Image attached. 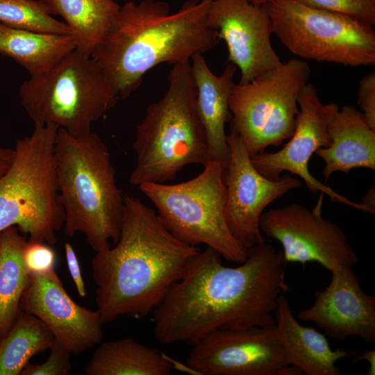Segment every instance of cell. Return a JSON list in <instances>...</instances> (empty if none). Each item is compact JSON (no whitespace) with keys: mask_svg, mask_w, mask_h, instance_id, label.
Wrapping results in <instances>:
<instances>
[{"mask_svg":"<svg viewBox=\"0 0 375 375\" xmlns=\"http://www.w3.org/2000/svg\"><path fill=\"white\" fill-rule=\"evenodd\" d=\"M265 6L273 33L295 56L351 67L375 65L372 25L297 0H270Z\"/></svg>","mask_w":375,"mask_h":375,"instance_id":"cell-9","label":"cell"},{"mask_svg":"<svg viewBox=\"0 0 375 375\" xmlns=\"http://www.w3.org/2000/svg\"><path fill=\"white\" fill-rule=\"evenodd\" d=\"M297 103L299 113L294 133L289 141L278 151H264L251 157L255 168L270 179H277L283 172H289L290 174L300 177L312 194L319 191L333 201L374 213L361 203L350 200L317 180L308 169V162L312 154L319 148L326 147L331 143L328 122L338 106L335 103L324 104L312 83H306L301 88Z\"/></svg>","mask_w":375,"mask_h":375,"instance_id":"cell-14","label":"cell"},{"mask_svg":"<svg viewBox=\"0 0 375 375\" xmlns=\"http://www.w3.org/2000/svg\"><path fill=\"white\" fill-rule=\"evenodd\" d=\"M224 169L210 160L190 180L176 184L145 183L138 187L175 238L191 246L205 244L228 261L240 264L246 260L248 249L235 239L226 224Z\"/></svg>","mask_w":375,"mask_h":375,"instance_id":"cell-8","label":"cell"},{"mask_svg":"<svg viewBox=\"0 0 375 375\" xmlns=\"http://www.w3.org/2000/svg\"><path fill=\"white\" fill-rule=\"evenodd\" d=\"M310 69L291 58L245 83H235L229 98L231 124L251 157L292 135L299 113L298 95L308 83Z\"/></svg>","mask_w":375,"mask_h":375,"instance_id":"cell-10","label":"cell"},{"mask_svg":"<svg viewBox=\"0 0 375 375\" xmlns=\"http://www.w3.org/2000/svg\"><path fill=\"white\" fill-rule=\"evenodd\" d=\"M212 1L188 0L174 13L160 1H129L119 6L90 55L118 99L128 98L156 65L188 61L216 46L219 39L208 21Z\"/></svg>","mask_w":375,"mask_h":375,"instance_id":"cell-3","label":"cell"},{"mask_svg":"<svg viewBox=\"0 0 375 375\" xmlns=\"http://www.w3.org/2000/svg\"><path fill=\"white\" fill-rule=\"evenodd\" d=\"M76 49L71 35L38 32L0 24V53L33 76L50 69Z\"/></svg>","mask_w":375,"mask_h":375,"instance_id":"cell-21","label":"cell"},{"mask_svg":"<svg viewBox=\"0 0 375 375\" xmlns=\"http://www.w3.org/2000/svg\"><path fill=\"white\" fill-rule=\"evenodd\" d=\"M366 360L369 365L367 369V375L375 374V350L374 349H366L363 353L358 355L356 358L353 359V362H357L361 360Z\"/></svg>","mask_w":375,"mask_h":375,"instance_id":"cell-32","label":"cell"},{"mask_svg":"<svg viewBox=\"0 0 375 375\" xmlns=\"http://www.w3.org/2000/svg\"><path fill=\"white\" fill-rule=\"evenodd\" d=\"M222 258L208 247L192 257L184 277L152 312L158 342L192 346L217 330L275 326L278 299L290 290L282 251L265 241L249 248L237 267Z\"/></svg>","mask_w":375,"mask_h":375,"instance_id":"cell-1","label":"cell"},{"mask_svg":"<svg viewBox=\"0 0 375 375\" xmlns=\"http://www.w3.org/2000/svg\"><path fill=\"white\" fill-rule=\"evenodd\" d=\"M191 60L196 110L206 136L208 161L217 162L225 169L229 160L225 125L231 120L229 98L237 68L229 64L215 75L203 54H195Z\"/></svg>","mask_w":375,"mask_h":375,"instance_id":"cell-18","label":"cell"},{"mask_svg":"<svg viewBox=\"0 0 375 375\" xmlns=\"http://www.w3.org/2000/svg\"><path fill=\"white\" fill-rule=\"evenodd\" d=\"M55 338L38 317L19 310L0 339V375H19L35 354L49 349Z\"/></svg>","mask_w":375,"mask_h":375,"instance_id":"cell-25","label":"cell"},{"mask_svg":"<svg viewBox=\"0 0 375 375\" xmlns=\"http://www.w3.org/2000/svg\"><path fill=\"white\" fill-rule=\"evenodd\" d=\"M19 308L40 319L72 354L79 355L101 342L99 312L75 303L55 269L43 274L30 273Z\"/></svg>","mask_w":375,"mask_h":375,"instance_id":"cell-16","label":"cell"},{"mask_svg":"<svg viewBox=\"0 0 375 375\" xmlns=\"http://www.w3.org/2000/svg\"><path fill=\"white\" fill-rule=\"evenodd\" d=\"M85 368L88 375H168L172 365L154 349L131 338L100 343Z\"/></svg>","mask_w":375,"mask_h":375,"instance_id":"cell-22","label":"cell"},{"mask_svg":"<svg viewBox=\"0 0 375 375\" xmlns=\"http://www.w3.org/2000/svg\"><path fill=\"white\" fill-rule=\"evenodd\" d=\"M14 156V149L0 147V176L10 167Z\"/></svg>","mask_w":375,"mask_h":375,"instance_id":"cell-33","label":"cell"},{"mask_svg":"<svg viewBox=\"0 0 375 375\" xmlns=\"http://www.w3.org/2000/svg\"><path fill=\"white\" fill-rule=\"evenodd\" d=\"M0 24L19 29L71 35L67 24L53 18L38 0H0Z\"/></svg>","mask_w":375,"mask_h":375,"instance_id":"cell-26","label":"cell"},{"mask_svg":"<svg viewBox=\"0 0 375 375\" xmlns=\"http://www.w3.org/2000/svg\"><path fill=\"white\" fill-rule=\"evenodd\" d=\"M34 126L17 140L12 162L0 176V231L15 226L30 242L54 244L65 221L55 158L58 128Z\"/></svg>","mask_w":375,"mask_h":375,"instance_id":"cell-6","label":"cell"},{"mask_svg":"<svg viewBox=\"0 0 375 375\" xmlns=\"http://www.w3.org/2000/svg\"><path fill=\"white\" fill-rule=\"evenodd\" d=\"M361 203L375 212V188L373 185L363 196Z\"/></svg>","mask_w":375,"mask_h":375,"instance_id":"cell-34","label":"cell"},{"mask_svg":"<svg viewBox=\"0 0 375 375\" xmlns=\"http://www.w3.org/2000/svg\"><path fill=\"white\" fill-rule=\"evenodd\" d=\"M358 103L368 126L375 131V72L365 75L359 83Z\"/></svg>","mask_w":375,"mask_h":375,"instance_id":"cell-30","label":"cell"},{"mask_svg":"<svg viewBox=\"0 0 375 375\" xmlns=\"http://www.w3.org/2000/svg\"><path fill=\"white\" fill-rule=\"evenodd\" d=\"M306 6L351 17L375 24V0H297Z\"/></svg>","mask_w":375,"mask_h":375,"instance_id":"cell-27","label":"cell"},{"mask_svg":"<svg viewBox=\"0 0 375 375\" xmlns=\"http://www.w3.org/2000/svg\"><path fill=\"white\" fill-rule=\"evenodd\" d=\"M50 353L40 365L28 362L20 375H68L71 372L70 353L56 340L49 349Z\"/></svg>","mask_w":375,"mask_h":375,"instance_id":"cell-28","label":"cell"},{"mask_svg":"<svg viewBox=\"0 0 375 375\" xmlns=\"http://www.w3.org/2000/svg\"><path fill=\"white\" fill-rule=\"evenodd\" d=\"M274 317L277 338L289 365L306 375L341 374L336 362L352 353L332 349L324 334L297 322L283 294L278 299Z\"/></svg>","mask_w":375,"mask_h":375,"instance_id":"cell-20","label":"cell"},{"mask_svg":"<svg viewBox=\"0 0 375 375\" xmlns=\"http://www.w3.org/2000/svg\"><path fill=\"white\" fill-rule=\"evenodd\" d=\"M51 15L64 19L76 49L90 56L120 6L115 0H38Z\"/></svg>","mask_w":375,"mask_h":375,"instance_id":"cell-23","label":"cell"},{"mask_svg":"<svg viewBox=\"0 0 375 375\" xmlns=\"http://www.w3.org/2000/svg\"><path fill=\"white\" fill-rule=\"evenodd\" d=\"M24 259L30 273L43 274L54 269L56 253L49 244L27 240Z\"/></svg>","mask_w":375,"mask_h":375,"instance_id":"cell-29","label":"cell"},{"mask_svg":"<svg viewBox=\"0 0 375 375\" xmlns=\"http://www.w3.org/2000/svg\"><path fill=\"white\" fill-rule=\"evenodd\" d=\"M248 1L256 5H265L267 2H269L270 0H248Z\"/></svg>","mask_w":375,"mask_h":375,"instance_id":"cell-35","label":"cell"},{"mask_svg":"<svg viewBox=\"0 0 375 375\" xmlns=\"http://www.w3.org/2000/svg\"><path fill=\"white\" fill-rule=\"evenodd\" d=\"M324 195L312 210L293 203L264 212L260 229L281 243L286 262H317L332 272L354 266L358 257L343 230L322 216Z\"/></svg>","mask_w":375,"mask_h":375,"instance_id":"cell-11","label":"cell"},{"mask_svg":"<svg viewBox=\"0 0 375 375\" xmlns=\"http://www.w3.org/2000/svg\"><path fill=\"white\" fill-rule=\"evenodd\" d=\"M314 296L312 305L299 312V319L315 323L338 340L357 336L375 341V297L363 291L353 266L332 272L329 284Z\"/></svg>","mask_w":375,"mask_h":375,"instance_id":"cell-17","label":"cell"},{"mask_svg":"<svg viewBox=\"0 0 375 375\" xmlns=\"http://www.w3.org/2000/svg\"><path fill=\"white\" fill-rule=\"evenodd\" d=\"M168 83L164 95L148 106L136 127L133 144L136 163L129 178L133 185L166 183L187 165L208 161L190 61L173 65Z\"/></svg>","mask_w":375,"mask_h":375,"instance_id":"cell-5","label":"cell"},{"mask_svg":"<svg viewBox=\"0 0 375 375\" xmlns=\"http://www.w3.org/2000/svg\"><path fill=\"white\" fill-rule=\"evenodd\" d=\"M26 243L15 226L0 231V339L15 322L28 282L30 272L24 259Z\"/></svg>","mask_w":375,"mask_h":375,"instance_id":"cell-24","label":"cell"},{"mask_svg":"<svg viewBox=\"0 0 375 375\" xmlns=\"http://www.w3.org/2000/svg\"><path fill=\"white\" fill-rule=\"evenodd\" d=\"M57 182L69 237L81 232L95 251L118 241L124 194L117 185L108 148L90 131L58 128L55 143Z\"/></svg>","mask_w":375,"mask_h":375,"instance_id":"cell-4","label":"cell"},{"mask_svg":"<svg viewBox=\"0 0 375 375\" xmlns=\"http://www.w3.org/2000/svg\"><path fill=\"white\" fill-rule=\"evenodd\" d=\"M192 347L188 365L199 374H302L288 362L275 326L217 330Z\"/></svg>","mask_w":375,"mask_h":375,"instance_id":"cell-13","label":"cell"},{"mask_svg":"<svg viewBox=\"0 0 375 375\" xmlns=\"http://www.w3.org/2000/svg\"><path fill=\"white\" fill-rule=\"evenodd\" d=\"M199 251L175 238L155 210L124 195L119 240L113 247L97 251L92 261L102 323L152 312L184 277Z\"/></svg>","mask_w":375,"mask_h":375,"instance_id":"cell-2","label":"cell"},{"mask_svg":"<svg viewBox=\"0 0 375 375\" xmlns=\"http://www.w3.org/2000/svg\"><path fill=\"white\" fill-rule=\"evenodd\" d=\"M65 251L68 269L78 294L81 297H85L86 291L76 254L71 244L68 242L65 244Z\"/></svg>","mask_w":375,"mask_h":375,"instance_id":"cell-31","label":"cell"},{"mask_svg":"<svg viewBox=\"0 0 375 375\" xmlns=\"http://www.w3.org/2000/svg\"><path fill=\"white\" fill-rule=\"evenodd\" d=\"M229 160L223 172L226 190V221L228 228L244 247L267 241L260 229L265 209L292 190L303 185L292 174L270 179L253 166L246 145L233 126L226 134Z\"/></svg>","mask_w":375,"mask_h":375,"instance_id":"cell-12","label":"cell"},{"mask_svg":"<svg viewBox=\"0 0 375 375\" xmlns=\"http://www.w3.org/2000/svg\"><path fill=\"white\" fill-rule=\"evenodd\" d=\"M19 94L34 124H52L72 134L91 131L118 100L99 65L76 49L48 71L30 76Z\"/></svg>","mask_w":375,"mask_h":375,"instance_id":"cell-7","label":"cell"},{"mask_svg":"<svg viewBox=\"0 0 375 375\" xmlns=\"http://www.w3.org/2000/svg\"><path fill=\"white\" fill-rule=\"evenodd\" d=\"M327 130L330 144L315 153L325 162V181L335 172L349 174L361 167L375 170V131L361 112L350 105L338 108L331 115Z\"/></svg>","mask_w":375,"mask_h":375,"instance_id":"cell-19","label":"cell"},{"mask_svg":"<svg viewBox=\"0 0 375 375\" xmlns=\"http://www.w3.org/2000/svg\"><path fill=\"white\" fill-rule=\"evenodd\" d=\"M208 21L225 42L228 60L240 69V83L250 82L282 63L271 44L273 28L265 5L248 0H213Z\"/></svg>","mask_w":375,"mask_h":375,"instance_id":"cell-15","label":"cell"}]
</instances>
